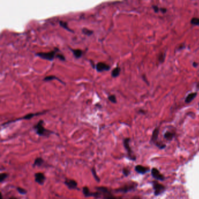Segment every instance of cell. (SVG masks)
Returning a JSON list of instances; mask_svg holds the SVG:
<instances>
[{"mask_svg":"<svg viewBox=\"0 0 199 199\" xmlns=\"http://www.w3.org/2000/svg\"><path fill=\"white\" fill-rule=\"evenodd\" d=\"M9 199H17V198H15V197H11V198H10Z\"/></svg>","mask_w":199,"mask_h":199,"instance_id":"cell-34","label":"cell"},{"mask_svg":"<svg viewBox=\"0 0 199 199\" xmlns=\"http://www.w3.org/2000/svg\"><path fill=\"white\" fill-rule=\"evenodd\" d=\"M197 93L196 92H193V93H191L187 96L186 98L185 99V102L186 103H190V102H192L194 99L196 98V96H197Z\"/></svg>","mask_w":199,"mask_h":199,"instance_id":"cell-11","label":"cell"},{"mask_svg":"<svg viewBox=\"0 0 199 199\" xmlns=\"http://www.w3.org/2000/svg\"><path fill=\"white\" fill-rule=\"evenodd\" d=\"M191 23L194 25H199V18H193L191 20Z\"/></svg>","mask_w":199,"mask_h":199,"instance_id":"cell-23","label":"cell"},{"mask_svg":"<svg viewBox=\"0 0 199 199\" xmlns=\"http://www.w3.org/2000/svg\"><path fill=\"white\" fill-rule=\"evenodd\" d=\"M59 23H60V25L61 26V27H62L63 28H64L65 29L67 30L68 31H69V32H74L71 29H70V28H69V27H68V23H67V22H64V21H60V22H59Z\"/></svg>","mask_w":199,"mask_h":199,"instance_id":"cell-16","label":"cell"},{"mask_svg":"<svg viewBox=\"0 0 199 199\" xmlns=\"http://www.w3.org/2000/svg\"><path fill=\"white\" fill-rule=\"evenodd\" d=\"M135 171L140 173V174H145V172L148 171V169L145 167L141 165H137L135 167Z\"/></svg>","mask_w":199,"mask_h":199,"instance_id":"cell-13","label":"cell"},{"mask_svg":"<svg viewBox=\"0 0 199 199\" xmlns=\"http://www.w3.org/2000/svg\"><path fill=\"white\" fill-rule=\"evenodd\" d=\"M152 175H153V176L156 179L162 180L164 179V177L163 175H161L160 174V172L158 171V170L155 168H154L153 169V170H152Z\"/></svg>","mask_w":199,"mask_h":199,"instance_id":"cell-8","label":"cell"},{"mask_svg":"<svg viewBox=\"0 0 199 199\" xmlns=\"http://www.w3.org/2000/svg\"><path fill=\"white\" fill-rule=\"evenodd\" d=\"M129 141H130V138H125L124 141V145L125 149L127 151L128 154H129V155L130 157H132V150H131V148L130 147V145H129Z\"/></svg>","mask_w":199,"mask_h":199,"instance_id":"cell-10","label":"cell"},{"mask_svg":"<svg viewBox=\"0 0 199 199\" xmlns=\"http://www.w3.org/2000/svg\"><path fill=\"white\" fill-rule=\"evenodd\" d=\"M133 188V186H125V187H123V188H119V189L116 190V191H117V192H127V191H129V190H130L131 189H132Z\"/></svg>","mask_w":199,"mask_h":199,"instance_id":"cell-19","label":"cell"},{"mask_svg":"<svg viewBox=\"0 0 199 199\" xmlns=\"http://www.w3.org/2000/svg\"><path fill=\"white\" fill-rule=\"evenodd\" d=\"M153 9L154 10V11H155V12H158L159 11V10L160 9H159V8L158 7H157L156 6H154L153 7Z\"/></svg>","mask_w":199,"mask_h":199,"instance_id":"cell-31","label":"cell"},{"mask_svg":"<svg viewBox=\"0 0 199 199\" xmlns=\"http://www.w3.org/2000/svg\"><path fill=\"white\" fill-rule=\"evenodd\" d=\"M43 113H42V112H40V113H29V114H28L27 115H25V116L22 117V118H19V119H18L17 120H13V121H11V122H8L6 123H4V124H8V123H10L11 122H16L17 121V120H22V119H27V120H29V119H30L31 118H32V117H33L34 116H38V115H40L41 114H43Z\"/></svg>","mask_w":199,"mask_h":199,"instance_id":"cell-6","label":"cell"},{"mask_svg":"<svg viewBox=\"0 0 199 199\" xmlns=\"http://www.w3.org/2000/svg\"><path fill=\"white\" fill-rule=\"evenodd\" d=\"M111 69V67L108 64H106L102 62H99L96 65V70L98 72H103L104 71H109Z\"/></svg>","mask_w":199,"mask_h":199,"instance_id":"cell-3","label":"cell"},{"mask_svg":"<svg viewBox=\"0 0 199 199\" xmlns=\"http://www.w3.org/2000/svg\"><path fill=\"white\" fill-rule=\"evenodd\" d=\"M120 71H121V69H120V68L119 67H117L116 68H114L112 72V77L116 78L117 77H118L120 74Z\"/></svg>","mask_w":199,"mask_h":199,"instance_id":"cell-14","label":"cell"},{"mask_svg":"<svg viewBox=\"0 0 199 199\" xmlns=\"http://www.w3.org/2000/svg\"><path fill=\"white\" fill-rule=\"evenodd\" d=\"M56 57L57 58L59 59L60 60H61V61H65V58L64 57V56L62 54H57Z\"/></svg>","mask_w":199,"mask_h":199,"instance_id":"cell-28","label":"cell"},{"mask_svg":"<svg viewBox=\"0 0 199 199\" xmlns=\"http://www.w3.org/2000/svg\"><path fill=\"white\" fill-rule=\"evenodd\" d=\"M8 176V175L7 174H1L0 175V182H2L4 180L6 179Z\"/></svg>","mask_w":199,"mask_h":199,"instance_id":"cell-27","label":"cell"},{"mask_svg":"<svg viewBox=\"0 0 199 199\" xmlns=\"http://www.w3.org/2000/svg\"><path fill=\"white\" fill-rule=\"evenodd\" d=\"M104 196H103V199H122V198H120L118 197H114L113 195H112L110 192H109L108 193L103 194Z\"/></svg>","mask_w":199,"mask_h":199,"instance_id":"cell-17","label":"cell"},{"mask_svg":"<svg viewBox=\"0 0 199 199\" xmlns=\"http://www.w3.org/2000/svg\"><path fill=\"white\" fill-rule=\"evenodd\" d=\"M57 50H58V49L56 48L54 50L48 52V53H43V52H40V53H36V56H37L44 60H49V61H53L54 59V57H56V54L57 52L56 51Z\"/></svg>","mask_w":199,"mask_h":199,"instance_id":"cell-2","label":"cell"},{"mask_svg":"<svg viewBox=\"0 0 199 199\" xmlns=\"http://www.w3.org/2000/svg\"><path fill=\"white\" fill-rule=\"evenodd\" d=\"M123 174L125 175V176H127L129 174V170H128L127 169H123Z\"/></svg>","mask_w":199,"mask_h":199,"instance_id":"cell-30","label":"cell"},{"mask_svg":"<svg viewBox=\"0 0 199 199\" xmlns=\"http://www.w3.org/2000/svg\"><path fill=\"white\" fill-rule=\"evenodd\" d=\"M43 160L41 158H36L35 159V162H34V164H33V166H40L41 165L43 164Z\"/></svg>","mask_w":199,"mask_h":199,"instance_id":"cell-21","label":"cell"},{"mask_svg":"<svg viewBox=\"0 0 199 199\" xmlns=\"http://www.w3.org/2000/svg\"><path fill=\"white\" fill-rule=\"evenodd\" d=\"M158 134H159L158 129H155L153 132V135H152V140H153L154 141H156L157 139V138H158Z\"/></svg>","mask_w":199,"mask_h":199,"instance_id":"cell-20","label":"cell"},{"mask_svg":"<svg viewBox=\"0 0 199 199\" xmlns=\"http://www.w3.org/2000/svg\"><path fill=\"white\" fill-rule=\"evenodd\" d=\"M65 184L70 189H74V188H77V183L74 180L72 179H67L65 181Z\"/></svg>","mask_w":199,"mask_h":199,"instance_id":"cell-7","label":"cell"},{"mask_svg":"<svg viewBox=\"0 0 199 199\" xmlns=\"http://www.w3.org/2000/svg\"><path fill=\"white\" fill-rule=\"evenodd\" d=\"M83 193L86 197H91V196H93L95 197H99L100 195H101V193L96 192V193H92L90 192V190L87 187H83Z\"/></svg>","mask_w":199,"mask_h":199,"instance_id":"cell-4","label":"cell"},{"mask_svg":"<svg viewBox=\"0 0 199 199\" xmlns=\"http://www.w3.org/2000/svg\"><path fill=\"white\" fill-rule=\"evenodd\" d=\"M58 80L59 81H60V82H62V83H64H64L63 82H62V81L61 80H60L59 79V78H58L57 77H56V76H54V75L48 76V77H45V78H44L43 81H51V80Z\"/></svg>","mask_w":199,"mask_h":199,"instance_id":"cell-15","label":"cell"},{"mask_svg":"<svg viewBox=\"0 0 199 199\" xmlns=\"http://www.w3.org/2000/svg\"><path fill=\"white\" fill-rule=\"evenodd\" d=\"M160 11L162 13H165L166 12V8H161L160 9Z\"/></svg>","mask_w":199,"mask_h":199,"instance_id":"cell-32","label":"cell"},{"mask_svg":"<svg viewBox=\"0 0 199 199\" xmlns=\"http://www.w3.org/2000/svg\"><path fill=\"white\" fill-rule=\"evenodd\" d=\"M108 99L111 102L113 103H116L117 102V100H116V98L115 95H112L108 96Z\"/></svg>","mask_w":199,"mask_h":199,"instance_id":"cell-24","label":"cell"},{"mask_svg":"<svg viewBox=\"0 0 199 199\" xmlns=\"http://www.w3.org/2000/svg\"><path fill=\"white\" fill-rule=\"evenodd\" d=\"M35 181L40 185H43L45 181L46 177L42 173H37L35 175Z\"/></svg>","mask_w":199,"mask_h":199,"instance_id":"cell-5","label":"cell"},{"mask_svg":"<svg viewBox=\"0 0 199 199\" xmlns=\"http://www.w3.org/2000/svg\"><path fill=\"white\" fill-rule=\"evenodd\" d=\"M71 50L72 51L74 56L77 59L80 58L83 54L82 51L80 49H71Z\"/></svg>","mask_w":199,"mask_h":199,"instance_id":"cell-12","label":"cell"},{"mask_svg":"<svg viewBox=\"0 0 199 199\" xmlns=\"http://www.w3.org/2000/svg\"><path fill=\"white\" fill-rule=\"evenodd\" d=\"M197 63H196V62H194V63H193V66L196 67V66H197Z\"/></svg>","mask_w":199,"mask_h":199,"instance_id":"cell-33","label":"cell"},{"mask_svg":"<svg viewBox=\"0 0 199 199\" xmlns=\"http://www.w3.org/2000/svg\"><path fill=\"white\" fill-rule=\"evenodd\" d=\"M174 134L171 132H166L164 135L165 138L166 139L169 140H172L173 137H174Z\"/></svg>","mask_w":199,"mask_h":199,"instance_id":"cell-22","label":"cell"},{"mask_svg":"<svg viewBox=\"0 0 199 199\" xmlns=\"http://www.w3.org/2000/svg\"><path fill=\"white\" fill-rule=\"evenodd\" d=\"M164 60H165V56H164V55H163V54H161L160 56H159V60L161 62V61L163 62L164 61Z\"/></svg>","mask_w":199,"mask_h":199,"instance_id":"cell-29","label":"cell"},{"mask_svg":"<svg viewBox=\"0 0 199 199\" xmlns=\"http://www.w3.org/2000/svg\"><path fill=\"white\" fill-rule=\"evenodd\" d=\"M3 198H2V194L1 193V199H2Z\"/></svg>","mask_w":199,"mask_h":199,"instance_id":"cell-35","label":"cell"},{"mask_svg":"<svg viewBox=\"0 0 199 199\" xmlns=\"http://www.w3.org/2000/svg\"><path fill=\"white\" fill-rule=\"evenodd\" d=\"M92 174L93 175L94 178H95V179L96 180V181L100 182V179H99V177H98V175H96L95 169V168H94V167H93L92 169Z\"/></svg>","mask_w":199,"mask_h":199,"instance_id":"cell-25","label":"cell"},{"mask_svg":"<svg viewBox=\"0 0 199 199\" xmlns=\"http://www.w3.org/2000/svg\"><path fill=\"white\" fill-rule=\"evenodd\" d=\"M154 187L155 190L156 195H158V193H161V192H162V190H164V186L157 183H154Z\"/></svg>","mask_w":199,"mask_h":199,"instance_id":"cell-9","label":"cell"},{"mask_svg":"<svg viewBox=\"0 0 199 199\" xmlns=\"http://www.w3.org/2000/svg\"><path fill=\"white\" fill-rule=\"evenodd\" d=\"M17 190L18 191V192H19V193H20V194H22V195H25V194L27 193V190L24 189V188H21V187H18Z\"/></svg>","mask_w":199,"mask_h":199,"instance_id":"cell-26","label":"cell"},{"mask_svg":"<svg viewBox=\"0 0 199 199\" xmlns=\"http://www.w3.org/2000/svg\"><path fill=\"white\" fill-rule=\"evenodd\" d=\"M82 32L83 34H85V35H87V36H91L93 33V32L92 30H91L90 29H87L86 28H83L82 29Z\"/></svg>","mask_w":199,"mask_h":199,"instance_id":"cell-18","label":"cell"},{"mask_svg":"<svg viewBox=\"0 0 199 199\" xmlns=\"http://www.w3.org/2000/svg\"><path fill=\"white\" fill-rule=\"evenodd\" d=\"M43 123H44L43 120H41L37 124H36V125H35V127H34V129L36 130L37 134L41 136L47 135L51 133V132L46 130L45 128L44 127Z\"/></svg>","mask_w":199,"mask_h":199,"instance_id":"cell-1","label":"cell"}]
</instances>
